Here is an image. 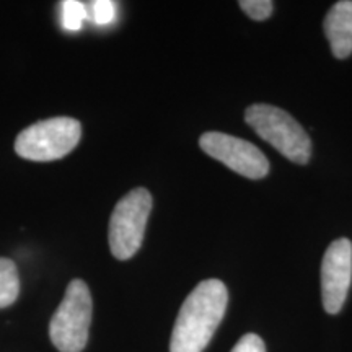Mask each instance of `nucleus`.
Segmentation results:
<instances>
[{"instance_id":"1","label":"nucleus","mask_w":352,"mask_h":352,"mask_svg":"<svg viewBox=\"0 0 352 352\" xmlns=\"http://www.w3.org/2000/svg\"><path fill=\"white\" fill-rule=\"evenodd\" d=\"M228 303L226 284L219 279L202 280L179 308L170 352H202L222 323Z\"/></svg>"},{"instance_id":"2","label":"nucleus","mask_w":352,"mask_h":352,"mask_svg":"<svg viewBox=\"0 0 352 352\" xmlns=\"http://www.w3.org/2000/svg\"><path fill=\"white\" fill-rule=\"evenodd\" d=\"M245 121L256 134L294 164L305 165L311 155V140L303 127L284 109L271 104H252Z\"/></svg>"},{"instance_id":"3","label":"nucleus","mask_w":352,"mask_h":352,"mask_svg":"<svg viewBox=\"0 0 352 352\" xmlns=\"http://www.w3.org/2000/svg\"><path fill=\"white\" fill-rule=\"evenodd\" d=\"M91 323V294L82 279L67 285L65 296L52 315L50 338L60 352H82Z\"/></svg>"},{"instance_id":"4","label":"nucleus","mask_w":352,"mask_h":352,"mask_svg":"<svg viewBox=\"0 0 352 352\" xmlns=\"http://www.w3.org/2000/svg\"><path fill=\"white\" fill-rule=\"evenodd\" d=\"M80 122L72 118H51L34 122L21 131L15 140V152L33 162L59 160L80 142Z\"/></svg>"},{"instance_id":"5","label":"nucleus","mask_w":352,"mask_h":352,"mask_svg":"<svg viewBox=\"0 0 352 352\" xmlns=\"http://www.w3.org/2000/svg\"><path fill=\"white\" fill-rule=\"evenodd\" d=\"M152 210V195L135 188L118 202L109 220V248L116 259H129L139 252Z\"/></svg>"},{"instance_id":"6","label":"nucleus","mask_w":352,"mask_h":352,"mask_svg":"<svg viewBox=\"0 0 352 352\" xmlns=\"http://www.w3.org/2000/svg\"><path fill=\"white\" fill-rule=\"evenodd\" d=\"M209 157L250 179H261L270 173V162L256 145L223 132H206L199 139Z\"/></svg>"},{"instance_id":"7","label":"nucleus","mask_w":352,"mask_h":352,"mask_svg":"<svg viewBox=\"0 0 352 352\" xmlns=\"http://www.w3.org/2000/svg\"><path fill=\"white\" fill-rule=\"evenodd\" d=\"M352 279V243L338 239L328 246L321 263V297L328 314H340Z\"/></svg>"},{"instance_id":"8","label":"nucleus","mask_w":352,"mask_h":352,"mask_svg":"<svg viewBox=\"0 0 352 352\" xmlns=\"http://www.w3.org/2000/svg\"><path fill=\"white\" fill-rule=\"evenodd\" d=\"M324 33L334 57L346 59L352 52V0L336 2L324 19Z\"/></svg>"},{"instance_id":"9","label":"nucleus","mask_w":352,"mask_h":352,"mask_svg":"<svg viewBox=\"0 0 352 352\" xmlns=\"http://www.w3.org/2000/svg\"><path fill=\"white\" fill-rule=\"evenodd\" d=\"M20 294V277L12 259L0 258V308L10 307Z\"/></svg>"},{"instance_id":"10","label":"nucleus","mask_w":352,"mask_h":352,"mask_svg":"<svg viewBox=\"0 0 352 352\" xmlns=\"http://www.w3.org/2000/svg\"><path fill=\"white\" fill-rule=\"evenodd\" d=\"M60 13H63V16H60L63 28L67 32H78L88 16L85 3L77 2V0H65L60 3Z\"/></svg>"},{"instance_id":"11","label":"nucleus","mask_w":352,"mask_h":352,"mask_svg":"<svg viewBox=\"0 0 352 352\" xmlns=\"http://www.w3.org/2000/svg\"><path fill=\"white\" fill-rule=\"evenodd\" d=\"M240 7L250 19L258 21L270 19L274 10V3L271 0H241Z\"/></svg>"},{"instance_id":"12","label":"nucleus","mask_w":352,"mask_h":352,"mask_svg":"<svg viewBox=\"0 0 352 352\" xmlns=\"http://www.w3.org/2000/svg\"><path fill=\"white\" fill-rule=\"evenodd\" d=\"M91 13L96 25H109L116 16V6L111 0H95L91 2Z\"/></svg>"},{"instance_id":"13","label":"nucleus","mask_w":352,"mask_h":352,"mask_svg":"<svg viewBox=\"0 0 352 352\" xmlns=\"http://www.w3.org/2000/svg\"><path fill=\"white\" fill-rule=\"evenodd\" d=\"M232 352H266V346L258 334L248 333L236 342Z\"/></svg>"}]
</instances>
